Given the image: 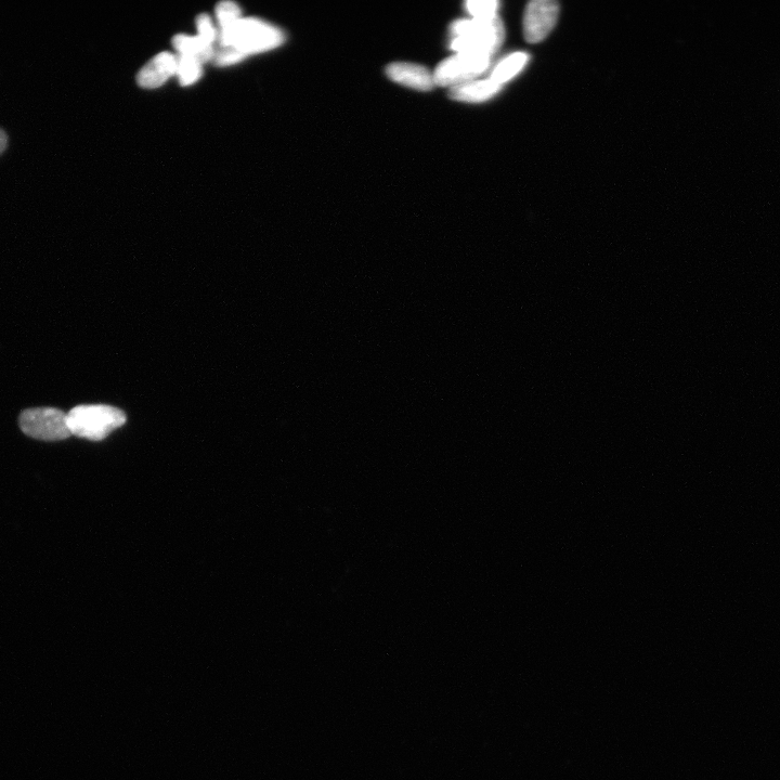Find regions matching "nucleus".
<instances>
[{
    "label": "nucleus",
    "instance_id": "nucleus-1",
    "mask_svg": "<svg viewBox=\"0 0 780 780\" xmlns=\"http://www.w3.org/2000/svg\"><path fill=\"white\" fill-rule=\"evenodd\" d=\"M284 41L285 35L277 26L255 18H241L230 28L218 30L217 48L230 49L243 60L276 49Z\"/></svg>",
    "mask_w": 780,
    "mask_h": 780
},
{
    "label": "nucleus",
    "instance_id": "nucleus-2",
    "mask_svg": "<svg viewBox=\"0 0 780 780\" xmlns=\"http://www.w3.org/2000/svg\"><path fill=\"white\" fill-rule=\"evenodd\" d=\"M450 47L457 54H470L492 59L504 41V26L500 18L458 20L451 25Z\"/></svg>",
    "mask_w": 780,
    "mask_h": 780
},
{
    "label": "nucleus",
    "instance_id": "nucleus-3",
    "mask_svg": "<svg viewBox=\"0 0 780 780\" xmlns=\"http://www.w3.org/2000/svg\"><path fill=\"white\" fill-rule=\"evenodd\" d=\"M127 421L126 414L107 405H82L68 413L70 433L91 441L106 439Z\"/></svg>",
    "mask_w": 780,
    "mask_h": 780
},
{
    "label": "nucleus",
    "instance_id": "nucleus-4",
    "mask_svg": "<svg viewBox=\"0 0 780 780\" xmlns=\"http://www.w3.org/2000/svg\"><path fill=\"white\" fill-rule=\"evenodd\" d=\"M19 424L26 436L37 440L60 441L72 436L68 426V414L56 408L24 410Z\"/></svg>",
    "mask_w": 780,
    "mask_h": 780
},
{
    "label": "nucleus",
    "instance_id": "nucleus-5",
    "mask_svg": "<svg viewBox=\"0 0 780 780\" xmlns=\"http://www.w3.org/2000/svg\"><path fill=\"white\" fill-rule=\"evenodd\" d=\"M491 59L470 54H455L442 61L434 74L435 84L441 87H455L475 81L490 67Z\"/></svg>",
    "mask_w": 780,
    "mask_h": 780
},
{
    "label": "nucleus",
    "instance_id": "nucleus-6",
    "mask_svg": "<svg viewBox=\"0 0 780 780\" xmlns=\"http://www.w3.org/2000/svg\"><path fill=\"white\" fill-rule=\"evenodd\" d=\"M559 15L558 4L552 0L531 2L524 15V34L531 44L540 43L554 29Z\"/></svg>",
    "mask_w": 780,
    "mask_h": 780
},
{
    "label": "nucleus",
    "instance_id": "nucleus-7",
    "mask_svg": "<svg viewBox=\"0 0 780 780\" xmlns=\"http://www.w3.org/2000/svg\"><path fill=\"white\" fill-rule=\"evenodd\" d=\"M386 74L390 80L415 90L429 91L436 86L434 74L419 64L393 63L388 65Z\"/></svg>",
    "mask_w": 780,
    "mask_h": 780
},
{
    "label": "nucleus",
    "instance_id": "nucleus-8",
    "mask_svg": "<svg viewBox=\"0 0 780 780\" xmlns=\"http://www.w3.org/2000/svg\"><path fill=\"white\" fill-rule=\"evenodd\" d=\"M173 75H176V56L161 52L141 69L138 83L143 88H158Z\"/></svg>",
    "mask_w": 780,
    "mask_h": 780
},
{
    "label": "nucleus",
    "instance_id": "nucleus-9",
    "mask_svg": "<svg viewBox=\"0 0 780 780\" xmlns=\"http://www.w3.org/2000/svg\"><path fill=\"white\" fill-rule=\"evenodd\" d=\"M502 86L488 80H475L452 87L449 93L451 99L461 102L479 103L496 96Z\"/></svg>",
    "mask_w": 780,
    "mask_h": 780
},
{
    "label": "nucleus",
    "instance_id": "nucleus-10",
    "mask_svg": "<svg viewBox=\"0 0 780 780\" xmlns=\"http://www.w3.org/2000/svg\"><path fill=\"white\" fill-rule=\"evenodd\" d=\"M173 45L178 51V55L192 58L201 64L213 60L215 56L214 45L206 43L198 35H177L174 38Z\"/></svg>",
    "mask_w": 780,
    "mask_h": 780
},
{
    "label": "nucleus",
    "instance_id": "nucleus-11",
    "mask_svg": "<svg viewBox=\"0 0 780 780\" xmlns=\"http://www.w3.org/2000/svg\"><path fill=\"white\" fill-rule=\"evenodd\" d=\"M528 61V56L524 52H517L503 59L497 67L493 69L490 80L502 86L512 80L520 71H522Z\"/></svg>",
    "mask_w": 780,
    "mask_h": 780
},
{
    "label": "nucleus",
    "instance_id": "nucleus-12",
    "mask_svg": "<svg viewBox=\"0 0 780 780\" xmlns=\"http://www.w3.org/2000/svg\"><path fill=\"white\" fill-rule=\"evenodd\" d=\"M202 65L197 60L178 55L176 57V75L181 85L189 86L199 81Z\"/></svg>",
    "mask_w": 780,
    "mask_h": 780
},
{
    "label": "nucleus",
    "instance_id": "nucleus-13",
    "mask_svg": "<svg viewBox=\"0 0 780 780\" xmlns=\"http://www.w3.org/2000/svg\"><path fill=\"white\" fill-rule=\"evenodd\" d=\"M465 9L473 19H490L497 17L499 3L496 0H470L465 3Z\"/></svg>",
    "mask_w": 780,
    "mask_h": 780
},
{
    "label": "nucleus",
    "instance_id": "nucleus-14",
    "mask_svg": "<svg viewBox=\"0 0 780 780\" xmlns=\"http://www.w3.org/2000/svg\"><path fill=\"white\" fill-rule=\"evenodd\" d=\"M216 17L218 30L227 29L242 18L241 9L236 3L223 2L216 8Z\"/></svg>",
    "mask_w": 780,
    "mask_h": 780
},
{
    "label": "nucleus",
    "instance_id": "nucleus-15",
    "mask_svg": "<svg viewBox=\"0 0 780 780\" xmlns=\"http://www.w3.org/2000/svg\"><path fill=\"white\" fill-rule=\"evenodd\" d=\"M198 36L208 44L214 45L218 39V29L208 15H201L197 19Z\"/></svg>",
    "mask_w": 780,
    "mask_h": 780
},
{
    "label": "nucleus",
    "instance_id": "nucleus-16",
    "mask_svg": "<svg viewBox=\"0 0 780 780\" xmlns=\"http://www.w3.org/2000/svg\"><path fill=\"white\" fill-rule=\"evenodd\" d=\"M7 142L8 140L6 134L3 132L2 129H0V154H2L5 151L7 147Z\"/></svg>",
    "mask_w": 780,
    "mask_h": 780
}]
</instances>
